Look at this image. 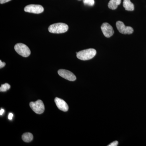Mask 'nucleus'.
<instances>
[{
	"instance_id": "nucleus-7",
	"label": "nucleus",
	"mask_w": 146,
	"mask_h": 146,
	"mask_svg": "<svg viewBox=\"0 0 146 146\" xmlns=\"http://www.w3.org/2000/svg\"><path fill=\"white\" fill-rule=\"evenodd\" d=\"M58 73L60 76L69 81H74L76 79V77L75 75L70 71L60 69L58 70Z\"/></svg>"
},
{
	"instance_id": "nucleus-4",
	"label": "nucleus",
	"mask_w": 146,
	"mask_h": 146,
	"mask_svg": "<svg viewBox=\"0 0 146 146\" xmlns=\"http://www.w3.org/2000/svg\"><path fill=\"white\" fill-rule=\"evenodd\" d=\"M30 106L32 110L37 114H42L44 111V105L41 100H38L35 102H31Z\"/></svg>"
},
{
	"instance_id": "nucleus-1",
	"label": "nucleus",
	"mask_w": 146,
	"mask_h": 146,
	"mask_svg": "<svg viewBox=\"0 0 146 146\" xmlns=\"http://www.w3.org/2000/svg\"><path fill=\"white\" fill-rule=\"evenodd\" d=\"M96 53V51L94 49H88L76 52L77 57L81 60H89L93 58Z\"/></svg>"
},
{
	"instance_id": "nucleus-8",
	"label": "nucleus",
	"mask_w": 146,
	"mask_h": 146,
	"mask_svg": "<svg viewBox=\"0 0 146 146\" xmlns=\"http://www.w3.org/2000/svg\"><path fill=\"white\" fill-rule=\"evenodd\" d=\"M102 32L106 37H110L114 33L112 27L108 23H104L101 27Z\"/></svg>"
},
{
	"instance_id": "nucleus-18",
	"label": "nucleus",
	"mask_w": 146,
	"mask_h": 146,
	"mask_svg": "<svg viewBox=\"0 0 146 146\" xmlns=\"http://www.w3.org/2000/svg\"><path fill=\"white\" fill-rule=\"evenodd\" d=\"M13 117V114L12 113H10L8 115V119H9L11 120L12 119V118Z\"/></svg>"
},
{
	"instance_id": "nucleus-19",
	"label": "nucleus",
	"mask_w": 146,
	"mask_h": 146,
	"mask_svg": "<svg viewBox=\"0 0 146 146\" xmlns=\"http://www.w3.org/2000/svg\"><path fill=\"white\" fill-rule=\"evenodd\" d=\"M5 112L4 110L3 109H1L0 110V115H2L3 114L4 112Z\"/></svg>"
},
{
	"instance_id": "nucleus-14",
	"label": "nucleus",
	"mask_w": 146,
	"mask_h": 146,
	"mask_svg": "<svg viewBox=\"0 0 146 146\" xmlns=\"http://www.w3.org/2000/svg\"><path fill=\"white\" fill-rule=\"evenodd\" d=\"M83 2L84 4L89 6H93L94 4V0H84Z\"/></svg>"
},
{
	"instance_id": "nucleus-10",
	"label": "nucleus",
	"mask_w": 146,
	"mask_h": 146,
	"mask_svg": "<svg viewBox=\"0 0 146 146\" xmlns=\"http://www.w3.org/2000/svg\"><path fill=\"white\" fill-rule=\"evenodd\" d=\"M123 6L126 10L129 11H132L134 9V5L130 0H123Z\"/></svg>"
},
{
	"instance_id": "nucleus-15",
	"label": "nucleus",
	"mask_w": 146,
	"mask_h": 146,
	"mask_svg": "<svg viewBox=\"0 0 146 146\" xmlns=\"http://www.w3.org/2000/svg\"><path fill=\"white\" fill-rule=\"evenodd\" d=\"M118 142L117 141H115L113 142H112L109 145H108V146H117L118 145Z\"/></svg>"
},
{
	"instance_id": "nucleus-12",
	"label": "nucleus",
	"mask_w": 146,
	"mask_h": 146,
	"mask_svg": "<svg viewBox=\"0 0 146 146\" xmlns=\"http://www.w3.org/2000/svg\"><path fill=\"white\" fill-rule=\"evenodd\" d=\"M33 136L31 133L27 132L24 133L22 136V139L24 142L29 143L33 140Z\"/></svg>"
},
{
	"instance_id": "nucleus-13",
	"label": "nucleus",
	"mask_w": 146,
	"mask_h": 146,
	"mask_svg": "<svg viewBox=\"0 0 146 146\" xmlns=\"http://www.w3.org/2000/svg\"><path fill=\"white\" fill-rule=\"evenodd\" d=\"M10 85L8 83H5V84H2L0 87V91L1 92H6L9 89H10Z\"/></svg>"
},
{
	"instance_id": "nucleus-5",
	"label": "nucleus",
	"mask_w": 146,
	"mask_h": 146,
	"mask_svg": "<svg viewBox=\"0 0 146 146\" xmlns=\"http://www.w3.org/2000/svg\"><path fill=\"white\" fill-rule=\"evenodd\" d=\"M24 10L29 13L39 14L44 11V8L42 5H39L31 4L26 6Z\"/></svg>"
},
{
	"instance_id": "nucleus-11",
	"label": "nucleus",
	"mask_w": 146,
	"mask_h": 146,
	"mask_svg": "<svg viewBox=\"0 0 146 146\" xmlns=\"http://www.w3.org/2000/svg\"><path fill=\"white\" fill-rule=\"evenodd\" d=\"M121 0H110L108 3V7L110 9L115 10L117 8L118 6L121 4Z\"/></svg>"
},
{
	"instance_id": "nucleus-20",
	"label": "nucleus",
	"mask_w": 146,
	"mask_h": 146,
	"mask_svg": "<svg viewBox=\"0 0 146 146\" xmlns=\"http://www.w3.org/2000/svg\"><path fill=\"white\" fill-rule=\"evenodd\" d=\"M79 1H80V0H79Z\"/></svg>"
},
{
	"instance_id": "nucleus-6",
	"label": "nucleus",
	"mask_w": 146,
	"mask_h": 146,
	"mask_svg": "<svg viewBox=\"0 0 146 146\" xmlns=\"http://www.w3.org/2000/svg\"><path fill=\"white\" fill-rule=\"evenodd\" d=\"M116 27L120 33L123 34H131L133 32V29L132 27L125 26L121 21H117L116 23Z\"/></svg>"
},
{
	"instance_id": "nucleus-17",
	"label": "nucleus",
	"mask_w": 146,
	"mask_h": 146,
	"mask_svg": "<svg viewBox=\"0 0 146 146\" xmlns=\"http://www.w3.org/2000/svg\"><path fill=\"white\" fill-rule=\"evenodd\" d=\"M10 1L11 0H0V3L1 4L5 3Z\"/></svg>"
},
{
	"instance_id": "nucleus-3",
	"label": "nucleus",
	"mask_w": 146,
	"mask_h": 146,
	"mask_svg": "<svg viewBox=\"0 0 146 146\" xmlns=\"http://www.w3.org/2000/svg\"><path fill=\"white\" fill-rule=\"evenodd\" d=\"M17 53L23 57H28L31 54V50L28 47L23 43H18L14 46Z\"/></svg>"
},
{
	"instance_id": "nucleus-9",
	"label": "nucleus",
	"mask_w": 146,
	"mask_h": 146,
	"mask_svg": "<svg viewBox=\"0 0 146 146\" xmlns=\"http://www.w3.org/2000/svg\"><path fill=\"white\" fill-rule=\"evenodd\" d=\"M54 102L58 108L60 110H62L63 112H67L68 111L69 107L67 103L65 101L59 98H56L54 99Z\"/></svg>"
},
{
	"instance_id": "nucleus-2",
	"label": "nucleus",
	"mask_w": 146,
	"mask_h": 146,
	"mask_svg": "<svg viewBox=\"0 0 146 146\" xmlns=\"http://www.w3.org/2000/svg\"><path fill=\"white\" fill-rule=\"evenodd\" d=\"M69 27L67 24L57 23L50 25L48 29V31L52 33H63L68 31Z\"/></svg>"
},
{
	"instance_id": "nucleus-16",
	"label": "nucleus",
	"mask_w": 146,
	"mask_h": 146,
	"mask_svg": "<svg viewBox=\"0 0 146 146\" xmlns=\"http://www.w3.org/2000/svg\"><path fill=\"white\" fill-rule=\"evenodd\" d=\"M6 65L5 62H2L1 60H0V68L1 69L3 68Z\"/></svg>"
}]
</instances>
